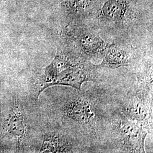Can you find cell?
Returning a JSON list of instances; mask_svg holds the SVG:
<instances>
[{
	"label": "cell",
	"instance_id": "6da1fadb",
	"mask_svg": "<svg viewBox=\"0 0 153 153\" xmlns=\"http://www.w3.org/2000/svg\"><path fill=\"white\" fill-rule=\"evenodd\" d=\"M64 117L97 135L100 114L97 99L90 93H74L64 98L61 104Z\"/></svg>",
	"mask_w": 153,
	"mask_h": 153
},
{
	"label": "cell",
	"instance_id": "7a4b0ae2",
	"mask_svg": "<svg viewBox=\"0 0 153 153\" xmlns=\"http://www.w3.org/2000/svg\"><path fill=\"white\" fill-rule=\"evenodd\" d=\"M112 134L124 152L145 153V141L150 131L126 115L117 114L111 121Z\"/></svg>",
	"mask_w": 153,
	"mask_h": 153
},
{
	"label": "cell",
	"instance_id": "3957f363",
	"mask_svg": "<svg viewBox=\"0 0 153 153\" xmlns=\"http://www.w3.org/2000/svg\"><path fill=\"white\" fill-rule=\"evenodd\" d=\"M65 35L83 57L104 56L109 45L96 31L83 26H71L67 28Z\"/></svg>",
	"mask_w": 153,
	"mask_h": 153
},
{
	"label": "cell",
	"instance_id": "277c9868",
	"mask_svg": "<svg viewBox=\"0 0 153 153\" xmlns=\"http://www.w3.org/2000/svg\"><path fill=\"white\" fill-rule=\"evenodd\" d=\"M152 112V91L136 86L126 103L124 114L150 131Z\"/></svg>",
	"mask_w": 153,
	"mask_h": 153
},
{
	"label": "cell",
	"instance_id": "5b68a950",
	"mask_svg": "<svg viewBox=\"0 0 153 153\" xmlns=\"http://www.w3.org/2000/svg\"><path fill=\"white\" fill-rule=\"evenodd\" d=\"M87 63L80 56L58 51L53 60L44 69L40 79L38 98L44 90L52 86V83L61 71L71 68L86 65Z\"/></svg>",
	"mask_w": 153,
	"mask_h": 153
},
{
	"label": "cell",
	"instance_id": "8992f818",
	"mask_svg": "<svg viewBox=\"0 0 153 153\" xmlns=\"http://www.w3.org/2000/svg\"><path fill=\"white\" fill-rule=\"evenodd\" d=\"M135 7L128 0H107L101 6L99 20L105 24L123 25L135 18Z\"/></svg>",
	"mask_w": 153,
	"mask_h": 153
},
{
	"label": "cell",
	"instance_id": "52a82bcc",
	"mask_svg": "<svg viewBox=\"0 0 153 153\" xmlns=\"http://www.w3.org/2000/svg\"><path fill=\"white\" fill-rule=\"evenodd\" d=\"M88 65L68 68L61 71L52 83V86L55 85L70 86L78 91H81L83 83L95 81L91 68Z\"/></svg>",
	"mask_w": 153,
	"mask_h": 153
},
{
	"label": "cell",
	"instance_id": "ba28073f",
	"mask_svg": "<svg viewBox=\"0 0 153 153\" xmlns=\"http://www.w3.org/2000/svg\"><path fill=\"white\" fill-rule=\"evenodd\" d=\"M134 54L128 47L117 44H109L104 53L102 63L96 68H119L133 64Z\"/></svg>",
	"mask_w": 153,
	"mask_h": 153
},
{
	"label": "cell",
	"instance_id": "9c48e42d",
	"mask_svg": "<svg viewBox=\"0 0 153 153\" xmlns=\"http://www.w3.org/2000/svg\"><path fill=\"white\" fill-rule=\"evenodd\" d=\"M74 140L65 132L51 131L46 134L40 153H73L76 152Z\"/></svg>",
	"mask_w": 153,
	"mask_h": 153
},
{
	"label": "cell",
	"instance_id": "30bf717a",
	"mask_svg": "<svg viewBox=\"0 0 153 153\" xmlns=\"http://www.w3.org/2000/svg\"><path fill=\"white\" fill-rule=\"evenodd\" d=\"M7 131L16 138L18 142L24 141L26 136L27 126L23 109L21 104L16 101L9 116Z\"/></svg>",
	"mask_w": 153,
	"mask_h": 153
},
{
	"label": "cell",
	"instance_id": "8fae6325",
	"mask_svg": "<svg viewBox=\"0 0 153 153\" xmlns=\"http://www.w3.org/2000/svg\"><path fill=\"white\" fill-rule=\"evenodd\" d=\"M100 0H63L65 11L73 15H81L92 10Z\"/></svg>",
	"mask_w": 153,
	"mask_h": 153
}]
</instances>
